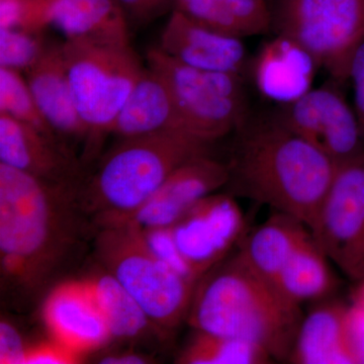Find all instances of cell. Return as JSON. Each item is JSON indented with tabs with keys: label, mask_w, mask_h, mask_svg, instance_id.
<instances>
[{
	"label": "cell",
	"mask_w": 364,
	"mask_h": 364,
	"mask_svg": "<svg viewBox=\"0 0 364 364\" xmlns=\"http://www.w3.org/2000/svg\"><path fill=\"white\" fill-rule=\"evenodd\" d=\"M43 318L53 340L80 358L112 338L87 280L54 287L45 299Z\"/></svg>",
	"instance_id": "5bb4252c"
},
{
	"label": "cell",
	"mask_w": 364,
	"mask_h": 364,
	"mask_svg": "<svg viewBox=\"0 0 364 364\" xmlns=\"http://www.w3.org/2000/svg\"><path fill=\"white\" fill-rule=\"evenodd\" d=\"M163 132L186 133L166 81L146 68L117 116L112 133L126 139Z\"/></svg>",
	"instance_id": "d6986e66"
},
{
	"label": "cell",
	"mask_w": 364,
	"mask_h": 364,
	"mask_svg": "<svg viewBox=\"0 0 364 364\" xmlns=\"http://www.w3.org/2000/svg\"><path fill=\"white\" fill-rule=\"evenodd\" d=\"M77 193L0 163L2 279L20 296L44 291L85 239Z\"/></svg>",
	"instance_id": "6da1fadb"
},
{
	"label": "cell",
	"mask_w": 364,
	"mask_h": 364,
	"mask_svg": "<svg viewBox=\"0 0 364 364\" xmlns=\"http://www.w3.org/2000/svg\"><path fill=\"white\" fill-rule=\"evenodd\" d=\"M273 359L252 342L202 331L182 350L177 363L182 364H267Z\"/></svg>",
	"instance_id": "cb8c5ba5"
},
{
	"label": "cell",
	"mask_w": 364,
	"mask_h": 364,
	"mask_svg": "<svg viewBox=\"0 0 364 364\" xmlns=\"http://www.w3.org/2000/svg\"><path fill=\"white\" fill-rule=\"evenodd\" d=\"M317 60L303 45L277 33L261 46L251 63L256 90L280 105L293 104L314 88Z\"/></svg>",
	"instance_id": "2e32d148"
},
{
	"label": "cell",
	"mask_w": 364,
	"mask_h": 364,
	"mask_svg": "<svg viewBox=\"0 0 364 364\" xmlns=\"http://www.w3.org/2000/svg\"><path fill=\"white\" fill-rule=\"evenodd\" d=\"M173 11L218 32L244 38L225 0H173Z\"/></svg>",
	"instance_id": "4316f807"
},
{
	"label": "cell",
	"mask_w": 364,
	"mask_h": 364,
	"mask_svg": "<svg viewBox=\"0 0 364 364\" xmlns=\"http://www.w3.org/2000/svg\"><path fill=\"white\" fill-rule=\"evenodd\" d=\"M51 0H0V28L43 33L50 26Z\"/></svg>",
	"instance_id": "83f0119b"
},
{
	"label": "cell",
	"mask_w": 364,
	"mask_h": 364,
	"mask_svg": "<svg viewBox=\"0 0 364 364\" xmlns=\"http://www.w3.org/2000/svg\"><path fill=\"white\" fill-rule=\"evenodd\" d=\"M95 231L102 267L140 304L153 325L174 329L188 318L198 282L184 279L158 259L134 223H109Z\"/></svg>",
	"instance_id": "5b68a950"
},
{
	"label": "cell",
	"mask_w": 364,
	"mask_h": 364,
	"mask_svg": "<svg viewBox=\"0 0 364 364\" xmlns=\"http://www.w3.org/2000/svg\"><path fill=\"white\" fill-rule=\"evenodd\" d=\"M26 80L48 123L63 139L87 140V128L76 107L61 44L46 46ZM64 141V140H63Z\"/></svg>",
	"instance_id": "e0dca14e"
},
{
	"label": "cell",
	"mask_w": 364,
	"mask_h": 364,
	"mask_svg": "<svg viewBox=\"0 0 364 364\" xmlns=\"http://www.w3.org/2000/svg\"><path fill=\"white\" fill-rule=\"evenodd\" d=\"M358 282V287L354 289L353 294H352L351 304L364 308V279Z\"/></svg>",
	"instance_id": "d590c367"
},
{
	"label": "cell",
	"mask_w": 364,
	"mask_h": 364,
	"mask_svg": "<svg viewBox=\"0 0 364 364\" xmlns=\"http://www.w3.org/2000/svg\"><path fill=\"white\" fill-rule=\"evenodd\" d=\"M0 114H6L46 135L62 140L43 116L21 72L4 67H0Z\"/></svg>",
	"instance_id": "d4e9b609"
},
{
	"label": "cell",
	"mask_w": 364,
	"mask_h": 364,
	"mask_svg": "<svg viewBox=\"0 0 364 364\" xmlns=\"http://www.w3.org/2000/svg\"><path fill=\"white\" fill-rule=\"evenodd\" d=\"M147 63L168 85L189 135L212 144L247 121V97L240 74L193 68L159 47L148 52Z\"/></svg>",
	"instance_id": "52a82bcc"
},
{
	"label": "cell",
	"mask_w": 364,
	"mask_h": 364,
	"mask_svg": "<svg viewBox=\"0 0 364 364\" xmlns=\"http://www.w3.org/2000/svg\"><path fill=\"white\" fill-rule=\"evenodd\" d=\"M80 356L52 340L50 343L28 348L26 364H71L78 363Z\"/></svg>",
	"instance_id": "1f68e13d"
},
{
	"label": "cell",
	"mask_w": 364,
	"mask_h": 364,
	"mask_svg": "<svg viewBox=\"0 0 364 364\" xmlns=\"http://www.w3.org/2000/svg\"><path fill=\"white\" fill-rule=\"evenodd\" d=\"M28 348L16 328L2 320L0 323V363L26 364Z\"/></svg>",
	"instance_id": "4dcf8cb0"
},
{
	"label": "cell",
	"mask_w": 364,
	"mask_h": 364,
	"mask_svg": "<svg viewBox=\"0 0 364 364\" xmlns=\"http://www.w3.org/2000/svg\"><path fill=\"white\" fill-rule=\"evenodd\" d=\"M142 233L148 247L158 259L184 279L200 282L177 247L172 228H153L142 230Z\"/></svg>",
	"instance_id": "f1b7e54d"
},
{
	"label": "cell",
	"mask_w": 364,
	"mask_h": 364,
	"mask_svg": "<svg viewBox=\"0 0 364 364\" xmlns=\"http://www.w3.org/2000/svg\"><path fill=\"white\" fill-rule=\"evenodd\" d=\"M229 178L226 163L208 154L191 158L174 170L156 193L123 221L134 223L142 230L172 228L203 198L227 186Z\"/></svg>",
	"instance_id": "4fadbf2b"
},
{
	"label": "cell",
	"mask_w": 364,
	"mask_h": 364,
	"mask_svg": "<svg viewBox=\"0 0 364 364\" xmlns=\"http://www.w3.org/2000/svg\"><path fill=\"white\" fill-rule=\"evenodd\" d=\"M272 26L308 50L332 80L348 82L364 44V0H272Z\"/></svg>",
	"instance_id": "ba28073f"
},
{
	"label": "cell",
	"mask_w": 364,
	"mask_h": 364,
	"mask_svg": "<svg viewBox=\"0 0 364 364\" xmlns=\"http://www.w3.org/2000/svg\"><path fill=\"white\" fill-rule=\"evenodd\" d=\"M130 25H144L167 11H173V0H117Z\"/></svg>",
	"instance_id": "f546056e"
},
{
	"label": "cell",
	"mask_w": 364,
	"mask_h": 364,
	"mask_svg": "<svg viewBox=\"0 0 364 364\" xmlns=\"http://www.w3.org/2000/svg\"><path fill=\"white\" fill-rule=\"evenodd\" d=\"M62 49L76 107L87 128L86 157L91 159L146 68L130 45L65 40Z\"/></svg>",
	"instance_id": "8992f818"
},
{
	"label": "cell",
	"mask_w": 364,
	"mask_h": 364,
	"mask_svg": "<svg viewBox=\"0 0 364 364\" xmlns=\"http://www.w3.org/2000/svg\"><path fill=\"white\" fill-rule=\"evenodd\" d=\"M350 329L359 363H364V308L350 304Z\"/></svg>",
	"instance_id": "836d02e7"
},
{
	"label": "cell",
	"mask_w": 364,
	"mask_h": 364,
	"mask_svg": "<svg viewBox=\"0 0 364 364\" xmlns=\"http://www.w3.org/2000/svg\"><path fill=\"white\" fill-rule=\"evenodd\" d=\"M43 33L0 28V67L26 72L44 52Z\"/></svg>",
	"instance_id": "484cf974"
},
{
	"label": "cell",
	"mask_w": 364,
	"mask_h": 364,
	"mask_svg": "<svg viewBox=\"0 0 364 364\" xmlns=\"http://www.w3.org/2000/svg\"><path fill=\"white\" fill-rule=\"evenodd\" d=\"M0 163L78 191L85 178L82 164L64 141L6 114H0Z\"/></svg>",
	"instance_id": "7c38bea8"
},
{
	"label": "cell",
	"mask_w": 364,
	"mask_h": 364,
	"mask_svg": "<svg viewBox=\"0 0 364 364\" xmlns=\"http://www.w3.org/2000/svg\"><path fill=\"white\" fill-rule=\"evenodd\" d=\"M112 338L134 339L142 336L153 323L140 304L111 274L102 272L86 279Z\"/></svg>",
	"instance_id": "603a6c76"
},
{
	"label": "cell",
	"mask_w": 364,
	"mask_h": 364,
	"mask_svg": "<svg viewBox=\"0 0 364 364\" xmlns=\"http://www.w3.org/2000/svg\"><path fill=\"white\" fill-rule=\"evenodd\" d=\"M311 234L304 223L277 212L249 235L239 253L253 269L274 284L287 260Z\"/></svg>",
	"instance_id": "44dd1931"
},
{
	"label": "cell",
	"mask_w": 364,
	"mask_h": 364,
	"mask_svg": "<svg viewBox=\"0 0 364 364\" xmlns=\"http://www.w3.org/2000/svg\"><path fill=\"white\" fill-rule=\"evenodd\" d=\"M311 233L349 279H364V151L336 164Z\"/></svg>",
	"instance_id": "9c48e42d"
},
{
	"label": "cell",
	"mask_w": 364,
	"mask_h": 364,
	"mask_svg": "<svg viewBox=\"0 0 364 364\" xmlns=\"http://www.w3.org/2000/svg\"><path fill=\"white\" fill-rule=\"evenodd\" d=\"M102 364H144L147 363L146 358L135 353L112 354L100 359Z\"/></svg>",
	"instance_id": "e575fe53"
},
{
	"label": "cell",
	"mask_w": 364,
	"mask_h": 364,
	"mask_svg": "<svg viewBox=\"0 0 364 364\" xmlns=\"http://www.w3.org/2000/svg\"><path fill=\"white\" fill-rule=\"evenodd\" d=\"M245 220L229 193H212L172 227L174 240L198 279L222 262L240 240Z\"/></svg>",
	"instance_id": "8fae6325"
},
{
	"label": "cell",
	"mask_w": 364,
	"mask_h": 364,
	"mask_svg": "<svg viewBox=\"0 0 364 364\" xmlns=\"http://www.w3.org/2000/svg\"><path fill=\"white\" fill-rule=\"evenodd\" d=\"M328 260L311 234L287 260L274 284L287 299L299 305L325 298L336 287Z\"/></svg>",
	"instance_id": "7402d4cb"
},
{
	"label": "cell",
	"mask_w": 364,
	"mask_h": 364,
	"mask_svg": "<svg viewBox=\"0 0 364 364\" xmlns=\"http://www.w3.org/2000/svg\"><path fill=\"white\" fill-rule=\"evenodd\" d=\"M165 54L203 70L240 74L247 67L241 38L226 35L172 11L159 46Z\"/></svg>",
	"instance_id": "9a60e30c"
},
{
	"label": "cell",
	"mask_w": 364,
	"mask_h": 364,
	"mask_svg": "<svg viewBox=\"0 0 364 364\" xmlns=\"http://www.w3.org/2000/svg\"><path fill=\"white\" fill-rule=\"evenodd\" d=\"M210 145L182 132L122 139L81 183L79 203L95 227L123 221L174 170L191 158L208 154Z\"/></svg>",
	"instance_id": "277c9868"
},
{
	"label": "cell",
	"mask_w": 364,
	"mask_h": 364,
	"mask_svg": "<svg viewBox=\"0 0 364 364\" xmlns=\"http://www.w3.org/2000/svg\"><path fill=\"white\" fill-rule=\"evenodd\" d=\"M341 85L332 80L314 87L293 104L280 105L272 117L312 144L335 164L364 151V136L353 105Z\"/></svg>",
	"instance_id": "30bf717a"
},
{
	"label": "cell",
	"mask_w": 364,
	"mask_h": 364,
	"mask_svg": "<svg viewBox=\"0 0 364 364\" xmlns=\"http://www.w3.org/2000/svg\"><path fill=\"white\" fill-rule=\"evenodd\" d=\"M196 286L188 316L196 331L252 342L273 360H289L303 314L240 253L220 262Z\"/></svg>",
	"instance_id": "3957f363"
},
{
	"label": "cell",
	"mask_w": 364,
	"mask_h": 364,
	"mask_svg": "<svg viewBox=\"0 0 364 364\" xmlns=\"http://www.w3.org/2000/svg\"><path fill=\"white\" fill-rule=\"evenodd\" d=\"M348 82L353 87V109L364 136V47L351 60Z\"/></svg>",
	"instance_id": "d6a6232c"
},
{
	"label": "cell",
	"mask_w": 364,
	"mask_h": 364,
	"mask_svg": "<svg viewBox=\"0 0 364 364\" xmlns=\"http://www.w3.org/2000/svg\"><path fill=\"white\" fill-rule=\"evenodd\" d=\"M296 364L359 363L350 329V305L322 304L303 318L289 358Z\"/></svg>",
	"instance_id": "ac0fdd59"
},
{
	"label": "cell",
	"mask_w": 364,
	"mask_h": 364,
	"mask_svg": "<svg viewBox=\"0 0 364 364\" xmlns=\"http://www.w3.org/2000/svg\"><path fill=\"white\" fill-rule=\"evenodd\" d=\"M227 186L312 230L336 164L272 116L237 131Z\"/></svg>",
	"instance_id": "7a4b0ae2"
},
{
	"label": "cell",
	"mask_w": 364,
	"mask_h": 364,
	"mask_svg": "<svg viewBox=\"0 0 364 364\" xmlns=\"http://www.w3.org/2000/svg\"><path fill=\"white\" fill-rule=\"evenodd\" d=\"M50 26L67 41L130 45V26L117 0H51Z\"/></svg>",
	"instance_id": "ffe728a7"
}]
</instances>
